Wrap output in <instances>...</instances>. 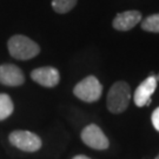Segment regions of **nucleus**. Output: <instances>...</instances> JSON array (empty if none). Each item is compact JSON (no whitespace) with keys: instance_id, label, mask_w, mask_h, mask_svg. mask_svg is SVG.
I'll return each mask as SVG.
<instances>
[{"instance_id":"nucleus-1","label":"nucleus","mask_w":159,"mask_h":159,"mask_svg":"<svg viewBox=\"0 0 159 159\" xmlns=\"http://www.w3.org/2000/svg\"><path fill=\"white\" fill-rule=\"evenodd\" d=\"M131 100L130 85L125 81H117L110 89L106 98V106L111 113L119 114L124 112Z\"/></svg>"},{"instance_id":"nucleus-2","label":"nucleus","mask_w":159,"mask_h":159,"mask_svg":"<svg viewBox=\"0 0 159 159\" xmlns=\"http://www.w3.org/2000/svg\"><path fill=\"white\" fill-rule=\"evenodd\" d=\"M8 52L12 57L18 60H29L37 57L40 52L39 45L25 35H13L7 43Z\"/></svg>"},{"instance_id":"nucleus-3","label":"nucleus","mask_w":159,"mask_h":159,"mask_svg":"<svg viewBox=\"0 0 159 159\" xmlns=\"http://www.w3.org/2000/svg\"><path fill=\"white\" fill-rule=\"evenodd\" d=\"M74 96L85 102H97L102 93V85L94 75H89L79 81L73 89Z\"/></svg>"},{"instance_id":"nucleus-4","label":"nucleus","mask_w":159,"mask_h":159,"mask_svg":"<svg viewBox=\"0 0 159 159\" xmlns=\"http://www.w3.org/2000/svg\"><path fill=\"white\" fill-rule=\"evenodd\" d=\"M8 140L13 146L18 148L25 152H35L40 150L43 142L39 136L32 133L30 131L17 130L11 132L8 137Z\"/></svg>"},{"instance_id":"nucleus-5","label":"nucleus","mask_w":159,"mask_h":159,"mask_svg":"<svg viewBox=\"0 0 159 159\" xmlns=\"http://www.w3.org/2000/svg\"><path fill=\"white\" fill-rule=\"evenodd\" d=\"M80 137H81V140L84 142V144L93 150L102 151V150L108 148L110 146L107 137L105 136L102 129L96 124H90L86 127H84Z\"/></svg>"},{"instance_id":"nucleus-6","label":"nucleus","mask_w":159,"mask_h":159,"mask_svg":"<svg viewBox=\"0 0 159 159\" xmlns=\"http://www.w3.org/2000/svg\"><path fill=\"white\" fill-rule=\"evenodd\" d=\"M157 83L158 81L154 78V74L151 73V75H148L143 83L139 84L133 94V100L138 107H143L151 104V96L157 89Z\"/></svg>"},{"instance_id":"nucleus-7","label":"nucleus","mask_w":159,"mask_h":159,"mask_svg":"<svg viewBox=\"0 0 159 159\" xmlns=\"http://www.w3.org/2000/svg\"><path fill=\"white\" fill-rule=\"evenodd\" d=\"M31 78L37 84L44 87H54L59 84L60 74L56 67L46 66V67L35 68L31 72Z\"/></svg>"},{"instance_id":"nucleus-8","label":"nucleus","mask_w":159,"mask_h":159,"mask_svg":"<svg viewBox=\"0 0 159 159\" xmlns=\"http://www.w3.org/2000/svg\"><path fill=\"white\" fill-rule=\"evenodd\" d=\"M25 83V75L20 68L13 64L0 66V84L6 86H20Z\"/></svg>"},{"instance_id":"nucleus-9","label":"nucleus","mask_w":159,"mask_h":159,"mask_svg":"<svg viewBox=\"0 0 159 159\" xmlns=\"http://www.w3.org/2000/svg\"><path fill=\"white\" fill-rule=\"evenodd\" d=\"M140 21H142V13L139 11L132 10V11H125L118 13L112 21V26L117 31L126 32V31H130L131 29H133Z\"/></svg>"},{"instance_id":"nucleus-10","label":"nucleus","mask_w":159,"mask_h":159,"mask_svg":"<svg viewBox=\"0 0 159 159\" xmlns=\"http://www.w3.org/2000/svg\"><path fill=\"white\" fill-rule=\"evenodd\" d=\"M14 110L11 97L6 93H0V120L8 118Z\"/></svg>"},{"instance_id":"nucleus-11","label":"nucleus","mask_w":159,"mask_h":159,"mask_svg":"<svg viewBox=\"0 0 159 159\" xmlns=\"http://www.w3.org/2000/svg\"><path fill=\"white\" fill-rule=\"evenodd\" d=\"M78 0H52V8L59 14H65L73 10Z\"/></svg>"},{"instance_id":"nucleus-12","label":"nucleus","mask_w":159,"mask_h":159,"mask_svg":"<svg viewBox=\"0 0 159 159\" xmlns=\"http://www.w3.org/2000/svg\"><path fill=\"white\" fill-rule=\"evenodd\" d=\"M140 26L144 31L146 32H152V33H159V13L148 16L142 20Z\"/></svg>"},{"instance_id":"nucleus-13","label":"nucleus","mask_w":159,"mask_h":159,"mask_svg":"<svg viewBox=\"0 0 159 159\" xmlns=\"http://www.w3.org/2000/svg\"><path fill=\"white\" fill-rule=\"evenodd\" d=\"M151 121H152V125H153L154 129L159 132V107H157L153 112H152Z\"/></svg>"},{"instance_id":"nucleus-14","label":"nucleus","mask_w":159,"mask_h":159,"mask_svg":"<svg viewBox=\"0 0 159 159\" xmlns=\"http://www.w3.org/2000/svg\"><path fill=\"white\" fill-rule=\"evenodd\" d=\"M72 159H91V158H90V157H87V156H84V154H78V156L73 157Z\"/></svg>"},{"instance_id":"nucleus-15","label":"nucleus","mask_w":159,"mask_h":159,"mask_svg":"<svg viewBox=\"0 0 159 159\" xmlns=\"http://www.w3.org/2000/svg\"><path fill=\"white\" fill-rule=\"evenodd\" d=\"M154 78H156V80H157V81H159V73L157 74V75H154Z\"/></svg>"},{"instance_id":"nucleus-16","label":"nucleus","mask_w":159,"mask_h":159,"mask_svg":"<svg viewBox=\"0 0 159 159\" xmlns=\"http://www.w3.org/2000/svg\"><path fill=\"white\" fill-rule=\"evenodd\" d=\"M154 159H159V154H158V156H157V157H156Z\"/></svg>"}]
</instances>
